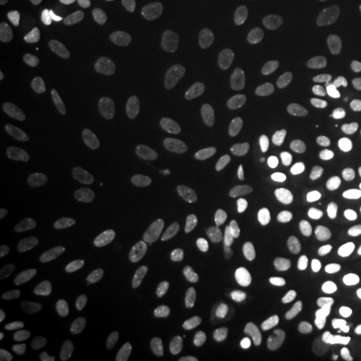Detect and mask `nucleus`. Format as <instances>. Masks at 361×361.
<instances>
[{
    "instance_id": "1",
    "label": "nucleus",
    "mask_w": 361,
    "mask_h": 361,
    "mask_svg": "<svg viewBox=\"0 0 361 361\" xmlns=\"http://www.w3.org/2000/svg\"><path fill=\"white\" fill-rule=\"evenodd\" d=\"M77 229L68 169L40 137L16 133L0 145V241L13 253H52Z\"/></svg>"
},
{
    "instance_id": "2",
    "label": "nucleus",
    "mask_w": 361,
    "mask_h": 361,
    "mask_svg": "<svg viewBox=\"0 0 361 361\" xmlns=\"http://www.w3.org/2000/svg\"><path fill=\"white\" fill-rule=\"evenodd\" d=\"M241 233V197L225 165H205L145 217V241L165 257H217Z\"/></svg>"
},
{
    "instance_id": "3",
    "label": "nucleus",
    "mask_w": 361,
    "mask_h": 361,
    "mask_svg": "<svg viewBox=\"0 0 361 361\" xmlns=\"http://www.w3.org/2000/svg\"><path fill=\"white\" fill-rule=\"evenodd\" d=\"M44 104L56 125L89 157H109L116 145L121 85L104 65H65L44 80Z\"/></svg>"
},
{
    "instance_id": "4",
    "label": "nucleus",
    "mask_w": 361,
    "mask_h": 361,
    "mask_svg": "<svg viewBox=\"0 0 361 361\" xmlns=\"http://www.w3.org/2000/svg\"><path fill=\"white\" fill-rule=\"evenodd\" d=\"M249 125L269 149L293 153L310 141L313 113L301 92L297 61L285 52H269L253 65L249 77Z\"/></svg>"
},
{
    "instance_id": "5",
    "label": "nucleus",
    "mask_w": 361,
    "mask_h": 361,
    "mask_svg": "<svg viewBox=\"0 0 361 361\" xmlns=\"http://www.w3.org/2000/svg\"><path fill=\"white\" fill-rule=\"evenodd\" d=\"M293 281L329 322L361 337V249L329 237L305 241L293 253Z\"/></svg>"
},
{
    "instance_id": "6",
    "label": "nucleus",
    "mask_w": 361,
    "mask_h": 361,
    "mask_svg": "<svg viewBox=\"0 0 361 361\" xmlns=\"http://www.w3.org/2000/svg\"><path fill=\"white\" fill-rule=\"evenodd\" d=\"M137 361H233V353L193 325L157 322L137 341Z\"/></svg>"
},
{
    "instance_id": "7",
    "label": "nucleus",
    "mask_w": 361,
    "mask_h": 361,
    "mask_svg": "<svg viewBox=\"0 0 361 361\" xmlns=\"http://www.w3.org/2000/svg\"><path fill=\"white\" fill-rule=\"evenodd\" d=\"M297 77H301L305 104H310V113L317 121L334 125V129H357L361 125V101L349 97V92H341V89H334L313 61H297Z\"/></svg>"
},
{
    "instance_id": "8",
    "label": "nucleus",
    "mask_w": 361,
    "mask_h": 361,
    "mask_svg": "<svg viewBox=\"0 0 361 361\" xmlns=\"http://www.w3.org/2000/svg\"><path fill=\"white\" fill-rule=\"evenodd\" d=\"M185 8H189V16H193L201 28H229V25H237L241 16L249 13V4L253 0H180Z\"/></svg>"
},
{
    "instance_id": "9",
    "label": "nucleus",
    "mask_w": 361,
    "mask_h": 361,
    "mask_svg": "<svg viewBox=\"0 0 361 361\" xmlns=\"http://www.w3.org/2000/svg\"><path fill=\"white\" fill-rule=\"evenodd\" d=\"M49 0H0V25L4 28H25L32 20H40Z\"/></svg>"
},
{
    "instance_id": "10",
    "label": "nucleus",
    "mask_w": 361,
    "mask_h": 361,
    "mask_svg": "<svg viewBox=\"0 0 361 361\" xmlns=\"http://www.w3.org/2000/svg\"><path fill=\"white\" fill-rule=\"evenodd\" d=\"M357 8H361V0H357Z\"/></svg>"
}]
</instances>
